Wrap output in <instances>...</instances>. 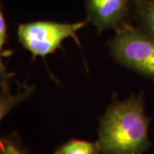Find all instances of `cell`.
<instances>
[{
  "mask_svg": "<svg viewBox=\"0 0 154 154\" xmlns=\"http://www.w3.org/2000/svg\"><path fill=\"white\" fill-rule=\"evenodd\" d=\"M55 154H100L97 142L71 140L57 149Z\"/></svg>",
  "mask_w": 154,
  "mask_h": 154,
  "instance_id": "cell-7",
  "label": "cell"
},
{
  "mask_svg": "<svg viewBox=\"0 0 154 154\" xmlns=\"http://www.w3.org/2000/svg\"><path fill=\"white\" fill-rule=\"evenodd\" d=\"M7 39V25L3 12L2 3L0 0V82L1 87L4 88L9 86V74L7 72L6 67L3 62V49Z\"/></svg>",
  "mask_w": 154,
  "mask_h": 154,
  "instance_id": "cell-8",
  "label": "cell"
},
{
  "mask_svg": "<svg viewBox=\"0 0 154 154\" xmlns=\"http://www.w3.org/2000/svg\"><path fill=\"white\" fill-rule=\"evenodd\" d=\"M0 88V122L16 106L27 100L34 89L33 87L22 86L16 94H12L10 86Z\"/></svg>",
  "mask_w": 154,
  "mask_h": 154,
  "instance_id": "cell-5",
  "label": "cell"
},
{
  "mask_svg": "<svg viewBox=\"0 0 154 154\" xmlns=\"http://www.w3.org/2000/svg\"><path fill=\"white\" fill-rule=\"evenodd\" d=\"M88 21L75 23L56 22H28L19 25L17 35L24 48L33 57H45L53 53L68 38H76V33L84 28Z\"/></svg>",
  "mask_w": 154,
  "mask_h": 154,
  "instance_id": "cell-3",
  "label": "cell"
},
{
  "mask_svg": "<svg viewBox=\"0 0 154 154\" xmlns=\"http://www.w3.org/2000/svg\"><path fill=\"white\" fill-rule=\"evenodd\" d=\"M141 95L114 102L99 121L100 154H143L151 142Z\"/></svg>",
  "mask_w": 154,
  "mask_h": 154,
  "instance_id": "cell-1",
  "label": "cell"
},
{
  "mask_svg": "<svg viewBox=\"0 0 154 154\" xmlns=\"http://www.w3.org/2000/svg\"><path fill=\"white\" fill-rule=\"evenodd\" d=\"M0 154H28L22 142L16 136L0 137Z\"/></svg>",
  "mask_w": 154,
  "mask_h": 154,
  "instance_id": "cell-9",
  "label": "cell"
},
{
  "mask_svg": "<svg viewBox=\"0 0 154 154\" xmlns=\"http://www.w3.org/2000/svg\"><path fill=\"white\" fill-rule=\"evenodd\" d=\"M134 0H86L88 21L99 33L108 28L117 29L124 23Z\"/></svg>",
  "mask_w": 154,
  "mask_h": 154,
  "instance_id": "cell-4",
  "label": "cell"
},
{
  "mask_svg": "<svg viewBox=\"0 0 154 154\" xmlns=\"http://www.w3.org/2000/svg\"><path fill=\"white\" fill-rule=\"evenodd\" d=\"M134 5L144 31L154 38V0H134Z\"/></svg>",
  "mask_w": 154,
  "mask_h": 154,
  "instance_id": "cell-6",
  "label": "cell"
},
{
  "mask_svg": "<svg viewBox=\"0 0 154 154\" xmlns=\"http://www.w3.org/2000/svg\"><path fill=\"white\" fill-rule=\"evenodd\" d=\"M110 47L120 63L154 78V38L146 32L123 23L116 29Z\"/></svg>",
  "mask_w": 154,
  "mask_h": 154,
  "instance_id": "cell-2",
  "label": "cell"
}]
</instances>
